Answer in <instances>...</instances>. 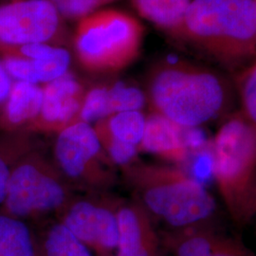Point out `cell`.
Returning a JSON list of instances; mask_svg holds the SVG:
<instances>
[{"label": "cell", "mask_w": 256, "mask_h": 256, "mask_svg": "<svg viewBox=\"0 0 256 256\" xmlns=\"http://www.w3.org/2000/svg\"><path fill=\"white\" fill-rule=\"evenodd\" d=\"M212 174L236 222L246 224L256 212V124L244 115L227 120L210 144Z\"/></svg>", "instance_id": "obj_4"}, {"label": "cell", "mask_w": 256, "mask_h": 256, "mask_svg": "<svg viewBox=\"0 0 256 256\" xmlns=\"http://www.w3.org/2000/svg\"><path fill=\"white\" fill-rule=\"evenodd\" d=\"M148 98L156 113L183 128H200L226 108L229 90L212 70L182 61H166L152 72Z\"/></svg>", "instance_id": "obj_2"}, {"label": "cell", "mask_w": 256, "mask_h": 256, "mask_svg": "<svg viewBox=\"0 0 256 256\" xmlns=\"http://www.w3.org/2000/svg\"><path fill=\"white\" fill-rule=\"evenodd\" d=\"M38 256H93L92 252L60 221L37 241Z\"/></svg>", "instance_id": "obj_20"}, {"label": "cell", "mask_w": 256, "mask_h": 256, "mask_svg": "<svg viewBox=\"0 0 256 256\" xmlns=\"http://www.w3.org/2000/svg\"><path fill=\"white\" fill-rule=\"evenodd\" d=\"M146 102L144 92L124 82L95 86L86 92L78 120L93 124L120 112L142 110Z\"/></svg>", "instance_id": "obj_12"}, {"label": "cell", "mask_w": 256, "mask_h": 256, "mask_svg": "<svg viewBox=\"0 0 256 256\" xmlns=\"http://www.w3.org/2000/svg\"><path fill=\"white\" fill-rule=\"evenodd\" d=\"M74 200L72 185L37 146L14 166L0 214L25 221L61 214Z\"/></svg>", "instance_id": "obj_5"}, {"label": "cell", "mask_w": 256, "mask_h": 256, "mask_svg": "<svg viewBox=\"0 0 256 256\" xmlns=\"http://www.w3.org/2000/svg\"><path fill=\"white\" fill-rule=\"evenodd\" d=\"M59 14L70 18H84L114 0H50Z\"/></svg>", "instance_id": "obj_23"}, {"label": "cell", "mask_w": 256, "mask_h": 256, "mask_svg": "<svg viewBox=\"0 0 256 256\" xmlns=\"http://www.w3.org/2000/svg\"><path fill=\"white\" fill-rule=\"evenodd\" d=\"M39 146L34 133L27 130L0 132V206L5 198L10 176L19 160Z\"/></svg>", "instance_id": "obj_16"}, {"label": "cell", "mask_w": 256, "mask_h": 256, "mask_svg": "<svg viewBox=\"0 0 256 256\" xmlns=\"http://www.w3.org/2000/svg\"><path fill=\"white\" fill-rule=\"evenodd\" d=\"M178 38L223 64L250 59L256 52V0H192Z\"/></svg>", "instance_id": "obj_3"}, {"label": "cell", "mask_w": 256, "mask_h": 256, "mask_svg": "<svg viewBox=\"0 0 256 256\" xmlns=\"http://www.w3.org/2000/svg\"><path fill=\"white\" fill-rule=\"evenodd\" d=\"M2 64L12 80L39 84L30 60L22 56H10L2 62Z\"/></svg>", "instance_id": "obj_24"}, {"label": "cell", "mask_w": 256, "mask_h": 256, "mask_svg": "<svg viewBox=\"0 0 256 256\" xmlns=\"http://www.w3.org/2000/svg\"><path fill=\"white\" fill-rule=\"evenodd\" d=\"M240 92L244 112L243 115L250 122H256V64L250 66L240 79Z\"/></svg>", "instance_id": "obj_22"}, {"label": "cell", "mask_w": 256, "mask_h": 256, "mask_svg": "<svg viewBox=\"0 0 256 256\" xmlns=\"http://www.w3.org/2000/svg\"><path fill=\"white\" fill-rule=\"evenodd\" d=\"M54 162L72 185L95 190L115 182L113 164L92 124L77 120L57 133Z\"/></svg>", "instance_id": "obj_7"}, {"label": "cell", "mask_w": 256, "mask_h": 256, "mask_svg": "<svg viewBox=\"0 0 256 256\" xmlns=\"http://www.w3.org/2000/svg\"><path fill=\"white\" fill-rule=\"evenodd\" d=\"M192 0H132L144 18L170 34L180 37L183 19Z\"/></svg>", "instance_id": "obj_15"}, {"label": "cell", "mask_w": 256, "mask_h": 256, "mask_svg": "<svg viewBox=\"0 0 256 256\" xmlns=\"http://www.w3.org/2000/svg\"><path fill=\"white\" fill-rule=\"evenodd\" d=\"M184 128L153 112L146 119L138 151L158 156L174 164H187L192 155L185 142Z\"/></svg>", "instance_id": "obj_13"}, {"label": "cell", "mask_w": 256, "mask_h": 256, "mask_svg": "<svg viewBox=\"0 0 256 256\" xmlns=\"http://www.w3.org/2000/svg\"><path fill=\"white\" fill-rule=\"evenodd\" d=\"M122 168L138 202L174 230L206 223L216 210L204 184L178 166L134 162Z\"/></svg>", "instance_id": "obj_1"}, {"label": "cell", "mask_w": 256, "mask_h": 256, "mask_svg": "<svg viewBox=\"0 0 256 256\" xmlns=\"http://www.w3.org/2000/svg\"><path fill=\"white\" fill-rule=\"evenodd\" d=\"M146 119L140 110L126 111L97 122L93 128L124 144L138 148L144 133Z\"/></svg>", "instance_id": "obj_19"}, {"label": "cell", "mask_w": 256, "mask_h": 256, "mask_svg": "<svg viewBox=\"0 0 256 256\" xmlns=\"http://www.w3.org/2000/svg\"><path fill=\"white\" fill-rule=\"evenodd\" d=\"M38 84H48L68 72L70 54L63 48L48 46L36 60L32 61Z\"/></svg>", "instance_id": "obj_21"}, {"label": "cell", "mask_w": 256, "mask_h": 256, "mask_svg": "<svg viewBox=\"0 0 256 256\" xmlns=\"http://www.w3.org/2000/svg\"><path fill=\"white\" fill-rule=\"evenodd\" d=\"M212 256H252L238 240L218 234Z\"/></svg>", "instance_id": "obj_25"}, {"label": "cell", "mask_w": 256, "mask_h": 256, "mask_svg": "<svg viewBox=\"0 0 256 256\" xmlns=\"http://www.w3.org/2000/svg\"><path fill=\"white\" fill-rule=\"evenodd\" d=\"M218 236L203 223L176 230L167 236V244L174 256H212Z\"/></svg>", "instance_id": "obj_17"}, {"label": "cell", "mask_w": 256, "mask_h": 256, "mask_svg": "<svg viewBox=\"0 0 256 256\" xmlns=\"http://www.w3.org/2000/svg\"><path fill=\"white\" fill-rule=\"evenodd\" d=\"M43 90L39 84L12 82L9 96L0 111V131L27 130L40 114Z\"/></svg>", "instance_id": "obj_14"}, {"label": "cell", "mask_w": 256, "mask_h": 256, "mask_svg": "<svg viewBox=\"0 0 256 256\" xmlns=\"http://www.w3.org/2000/svg\"><path fill=\"white\" fill-rule=\"evenodd\" d=\"M59 14L50 0H21L0 6V43L20 46L46 43L58 30Z\"/></svg>", "instance_id": "obj_8"}, {"label": "cell", "mask_w": 256, "mask_h": 256, "mask_svg": "<svg viewBox=\"0 0 256 256\" xmlns=\"http://www.w3.org/2000/svg\"><path fill=\"white\" fill-rule=\"evenodd\" d=\"M0 256H38L36 238L25 221L0 214Z\"/></svg>", "instance_id": "obj_18"}, {"label": "cell", "mask_w": 256, "mask_h": 256, "mask_svg": "<svg viewBox=\"0 0 256 256\" xmlns=\"http://www.w3.org/2000/svg\"><path fill=\"white\" fill-rule=\"evenodd\" d=\"M118 244L114 256H156L160 240L153 218L138 203L120 206L116 210Z\"/></svg>", "instance_id": "obj_11"}, {"label": "cell", "mask_w": 256, "mask_h": 256, "mask_svg": "<svg viewBox=\"0 0 256 256\" xmlns=\"http://www.w3.org/2000/svg\"><path fill=\"white\" fill-rule=\"evenodd\" d=\"M43 101L37 119L28 128L30 132H60L77 122L86 92L81 82L70 72L45 84Z\"/></svg>", "instance_id": "obj_10"}, {"label": "cell", "mask_w": 256, "mask_h": 256, "mask_svg": "<svg viewBox=\"0 0 256 256\" xmlns=\"http://www.w3.org/2000/svg\"><path fill=\"white\" fill-rule=\"evenodd\" d=\"M60 222L96 256H115L118 244L116 210L92 200H74L61 212Z\"/></svg>", "instance_id": "obj_9"}, {"label": "cell", "mask_w": 256, "mask_h": 256, "mask_svg": "<svg viewBox=\"0 0 256 256\" xmlns=\"http://www.w3.org/2000/svg\"><path fill=\"white\" fill-rule=\"evenodd\" d=\"M142 37L144 28L135 18L117 10H104L82 18L75 48L88 70L115 72L137 59Z\"/></svg>", "instance_id": "obj_6"}, {"label": "cell", "mask_w": 256, "mask_h": 256, "mask_svg": "<svg viewBox=\"0 0 256 256\" xmlns=\"http://www.w3.org/2000/svg\"><path fill=\"white\" fill-rule=\"evenodd\" d=\"M12 82L14 81L6 72L2 62H0V111L2 110L5 102L9 96Z\"/></svg>", "instance_id": "obj_26"}]
</instances>
